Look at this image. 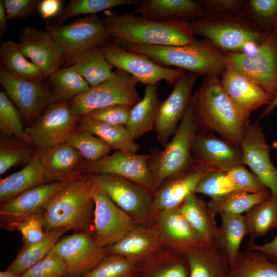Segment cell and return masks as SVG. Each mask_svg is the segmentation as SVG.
Returning a JSON list of instances; mask_svg holds the SVG:
<instances>
[{
  "label": "cell",
  "instance_id": "cell-28",
  "mask_svg": "<svg viewBox=\"0 0 277 277\" xmlns=\"http://www.w3.org/2000/svg\"><path fill=\"white\" fill-rule=\"evenodd\" d=\"M37 154L48 182L65 181L79 174L75 169L83 159L76 150L66 143L39 150Z\"/></svg>",
  "mask_w": 277,
  "mask_h": 277
},
{
  "label": "cell",
  "instance_id": "cell-24",
  "mask_svg": "<svg viewBox=\"0 0 277 277\" xmlns=\"http://www.w3.org/2000/svg\"><path fill=\"white\" fill-rule=\"evenodd\" d=\"M227 60V58H226ZM222 86L235 105L244 113H251L272 100L271 96L249 78L238 72L227 60L221 74Z\"/></svg>",
  "mask_w": 277,
  "mask_h": 277
},
{
  "label": "cell",
  "instance_id": "cell-10",
  "mask_svg": "<svg viewBox=\"0 0 277 277\" xmlns=\"http://www.w3.org/2000/svg\"><path fill=\"white\" fill-rule=\"evenodd\" d=\"M0 83L19 110L25 127L31 126L48 106L60 102L52 92L46 78L39 81L19 78L1 66Z\"/></svg>",
  "mask_w": 277,
  "mask_h": 277
},
{
  "label": "cell",
  "instance_id": "cell-33",
  "mask_svg": "<svg viewBox=\"0 0 277 277\" xmlns=\"http://www.w3.org/2000/svg\"><path fill=\"white\" fill-rule=\"evenodd\" d=\"M79 127L101 138L112 149L136 153L140 145L128 135L125 127L107 124L87 116L81 117Z\"/></svg>",
  "mask_w": 277,
  "mask_h": 277
},
{
  "label": "cell",
  "instance_id": "cell-51",
  "mask_svg": "<svg viewBox=\"0 0 277 277\" xmlns=\"http://www.w3.org/2000/svg\"><path fill=\"white\" fill-rule=\"evenodd\" d=\"M240 191L258 192L268 188L253 173L240 165L226 171Z\"/></svg>",
  "mask_w": 277,
  "mask_h": 277
},
{
  "label": "cell",
  "instance_id": "cell-22",
  "mask_svg": "<svg viewBox=\"0 0 277 277\" xmlns=\"http://www.w3.org/2000/svg\"><path fill=\"white\" fill-rule=\"evenodd\" d=\"M25 56L33 62L45 78L60 69L63 51L45 29L26 26L19 32L18 42Z\"/></svg>",
  "mask_w": 277,
  "mask_h": 277
},
{
  "label": "cell",
  "instance_id": "cell-15",
  "mask_svg": "<svg viewBox=\"0 0 277 277\" xmlns=\"http://www.w3.org/2000/svg\"><path fill=\"white\" fill-rule=\"evenodd\" d=\"M92 175V196L94 202L92 236L100 246L106 248L137 225L109 197Z\"/></svg>",
  "mask_w": 277,
  "mask_h": 277
},
{
  "label": "cell",
  "instance_id": "cell-25",
  "mask_svg": "<svg viewBox=\"0 0 277 277\" xmlns=\"http://www.w3.org/2000/svg\"><path fill=\"white\" fill-rule=\"evenodd\" d=\"M133 14L155 21L188 23L207 15L200 3L192 0H144Z\"/></svg>",
  "mask_w": 277,
  "mask_h": 277
},
{
  "label": "cell",
  "instance_id": "cell-17",
  "mask_svg": "<svg viewBox=\"0 0 277 277\" xmlns=\"http://www.w3.org/2000/svg\"><path fill=\"white\" fill-rule=\"evenodd\" d=\"M71 179L42 184L12 200L1 203V228L15 230L20 223L42 213L50 200Z\"/></svg>",
  "mask_w": 277,
  "mask_h": 277
},
{
  "label": "cell",
  "instance_id": "cell-44",
  "mask_svg": "<svg viewBox=\"0 0 277 277\" xmlns=\"http://www.w3.org/2000/svg\"><path fill=\"white\" fill-rule=\"evenodd\" d=\"M141 2L138 0H71L62 10L56 23L64 24L67 20L80 15H94L121 5L138 6Z\"/></svg>",
  "mask_w": 277,
  "mask_h": 277
},
{
  "label": "cell",
  "instance_id": "cell-39",
  "mask_svg": "<svg viewBox=\"0 0 277 277\" xmlns=\"http://www.w3.org/2000/svg\"><path fill=\"white\" fill-rule=\"evenodd\" d=\"M178 208L190 225L207 241L214 240L218 227L215 215L195 194L188 196Z\"/></svg>",
  "mask_w": 277,
  "mask_h": 277
},
{
  "label": "cell",
  "instance_id": "cell-35",
  "mask_svg": "<svg viewBox=\"0 0 277 277\" xmlns=\"http://www.w3.org/2000/svg\"><path fill=\"white\" fill-rule=\"evenodd\" d=\"M1 66L13 76L29 81L45 78L38 67L22 52L18 43L6 40L0 45Z\"/></svg>",
  "mask_w": 277,
  "mask_h": 277
},
{
  "label": "cell",
  "instance_id": "cell-38",
  "mask_svg": "<svg viewBox=\"0 0 277 277\" xmlns=\"http://www.w3.org/2000/svg\"><path fill=\"white\" fill-rule=\"evenodd\" d=\"M71 66L88 83L90 87L100 84L113 74L114 67L106 58L101 46L81 55Z\"/></svg>",
  "mask_w": 277,
  "mask_h": 277
},
{
  "label": "cell",
  "instance_id": "cell-12",
  "mask_svg": "<svg viewBox=\"0 0 277 277\" xmlns=\"http://www.w3.org/2000/svg\"><path fill=\"white\" fill-rule=\"evenodd\" d=\"M227 60L240 73L249 78L268 93L277 94V38L273 32L267 35L251 54L225 53Z\"/></svg>",
  "mask_w": 277,
  "mask_h": 277
},
{
  "label": "cell",
  "instance_id": "cell-56",
  "mask_svg": "<svg viewBox=\"0 0 277 277\" xmlns=\"http://www.w3.org/2000/svg\"><path fill=\"white\" fill-rule=\"evenodd\" d=\"M245 249L261 252L271 261L277 263V235L272 241L263 244L248 241Z\"/></svg>",
  "mask_w": 277,
  "mask_h": 277
},
{
  "label": "cell",
  "instance_id": "cell-9",
  "mask_svg": "<svg viewBox=\"0 0 277 277\" xmlns=\"http://www.w3.org/2000/svg\"><path fill=\"white\" fill-rule=\"evenodd\" d=\"M111 39L101 46L107 60L145 86L155 85L162 80L174 85L186 74L184 69L161 65L144 55L126 50L120 42Z\"/></svg>",
  "mask_w": 277,
  "mask_h": 277
},
{
  "label": "cell",
  "instance_id": "cell-7",
  "mask_svg": "<svg viewBox=\"0 0 277 277\" xmlns=\"http://www.w3.org/2000/svg\"><path fill=\"white\" fill-rule=\"evenodd\" d=\"M44 28L61 47L63 63L71 66L83 53L111 39L96 14L65 25L49 22Z\"/></svg>",
  "mask_w": 277,
  "mask_h": 277
},
{
  "label": "cell",
  "instance_id": "cell-5",
  "mask_svg": "<svg viewBox=\"0 0 277 277\" xmlns=\"http://www.w3.org/2000/svg\"><path fill=\"white\" fill-rule=\"evenodd\" d=\"M200 128L191 103L171 141L163 150L150 155L148 166L153 179L152 194L166 181L186 170L195 163L192 155V147Z\"/></svg>",
  "mask_w": 277,
  "mask_h": 277
},
{
  "label": "cell",
  "instance_id": "cell-29",
  "mask_svg": "<svg viewBox=\"0 0 277 277\" xmlns=\"http://www.w3.org/2000/svg\"><path fill=\"white\" fill-rule=\"evenodd\" d=\"M158 84L146 85L142 98L133 106L125 129L129 137L135 141L154 130L161 103L157 94Z\"/></svg>",
  "mask_w": 277,
  "mask_h": 277
},
{
  "label": "cell",
  "instance_id": "cell-43",
  "mask_svg": "<svg viewBox=\"0 0 277 277\" xmlns=\"http://www.w3.org/2000/svg\"><path fill=\"white\" fill-rule=\"evenodd\" d=\"M239 16L270 34L277 27V0H245Z\"/></svg>",
  "mask_w": 277,
  "mask_h": 277
},
{
  "label": "cell",
  "instance_id": "cell-31",
  "mask_svg": "<svg viewBox=\"0 0 277 277\" xmlns=\"http://www.w3.org/2000/svg\"><path fill=\"white\" fill-rule=\"evenodd\" d=\"M189 274L185 256L167 250L158 252L139 263L136 277H189Z\"/></svg>",
  "mask_w": 277,
  "mask_h": 277
},
{
  "label": "cell",
  "instance_id": "cell-46",
  "mask_svg": "<svg viewBox=\"0 0 277 277\" xmlns=\"http://www.w3.org/2000/svg\"><path fill=\"white\" fill-rule=\"evenodd\" d=\"M80 154L83 160L95 161L107 155L112 148L99 137L78 127L69 135L66 142Z\"/></svg>",
  "mask_w": 277,
  "mask_h": 277
},
{
  "label": "cell",
  "instance_id": "cell-34",
  "mask_svg": "<svg viewBox=\"0 0 277 277\" xmlns=\"http://www.w3.org/2000/svg\"><path fill=\"white\" fill-rule=\"evenodd\" d=\"M66 231L63 228L54 229L47 232L41 241L29 245H23L15 259L5 270L20 275L48 255Z\"/></svg>",
  "mask_w": 277,
  "mask_h": 277
},
{
  "label": "cell",
  "instance_id": "cell-21",
  "mask_svg": "<svg viewBox=\"0 0 277 277\" xmlns=\"http://www.w3.org/2000/svg\"><path fill=\"white\" fill-rule=\"evenodd\" d=\"M220 170L223 171L214 166L195 163L186 170L169 179L152 194L154 213L179 207L188 196L196 193L204 176Z\"/></svg>",
  "mask_w": 277,
  "mask_h": 277
},
{
  "label": "cell",
  "instance_id": "cell-60",
  "mask_svg": "<svg viewBox=\"0 0 277 277\" xmlns=\"http://www.w3.org/2000/svg\"><path fill=\"white\" fill-rule=\"evenodd\" d=\"M273 148L277 150V141H274L272 143Z\"/></svg>",
  "mask_w": 277,
  "mask_h": 277
},
{
  "label": "cell",
  "instance_id": "cell-19",
  "mask_svg": "<svg viewBox=\"0 0 277 277\" xmlns=\"http://www.w3.org/2000/svg\"><path fill=\"white\" fill-rule=\"evenodd\" d=\"M239 146L243 164L277 196V169L270 159V147L257 122L247 124Z\"/></svg>",
  "mask_w": 277,
  "mask_h": 277
},
{
  "label": "cell",
  "instance_id": "cell-47",
  "mask_svg": "<svg viewBox=\"0 0 277 277\" xmlns=\"http://www.w3.org/2000/svg\"><path fill=\"white\" fill-rule=\"evenodd\" d=\"M137 264L115 254H107L82 277H136Z\"/></svg>",
  "mask_w": 277,
  "mask_h": 277
},
{
  "label": "cell",
  "instance_id": "cell-1",
  "mask_svg": "<svg viewBox=\"0 0 277 277\" xmlns=\"http://www.w3.org/2000/svg\"><path fill=\"white\" fill-rule=\"evenodd\" d=\"M194 114L202 129L217 133L239 146L250 116L243 112L224 90L219 76H206L193 94Z\"/></svg>",
  "mask_w": 277,
  "mask_h": 277
},
{
  "label": "cell",
  "instance_id": "cell-23",
  "mask_svg": "<svg viewBox=\"0 0 277 277\" xmlns=\"http://www.w3.org/2000/svg\"><path fill=\"white\" fill-rule=\"evenodd\" d=\"M192 155L194 163L214 166L225 171L244 165L239 146L203 129H199L195 136Z\"/></svg>",
  "mask_w": 277,
  "mask_h": 277
},
{
  "label": "cell",
  "instance_id": "cell-30",
  "mask_svg": "<svg viewBox=\"0 0 277 277\" xmlns=\"http://www.w3.org/2000/svg\"><path fill=\"white\" fill-rule=\"evenodd\" d=\"M47 183L49 182L37 153L21 170L0 179V202L12 200L28 190Z\"/></svg>",
  "mask_w": 277,
  "mask_h": 277
},
{
  "label": "cell",
  "instance_id": "cell-40",
  "mask_svg": "<svg viewBox=\"0 0 277 277\" xmlns=\"http://www.w3.org/2000/svg\"><path fill=\"white\" fill-rule=\"evenodd\" d=\"M226 277H277V263L261 252L245 249Z\"/></svg>",
  "mask_w": 277,
  "mask_h": 277
},
{
  "label": "cell",
  "instance_id": "cell-8",
  "mask_svg": "<svg viewBox=\"0 0 277 277\" xmlns=\"http://www.w3.org/2000/svg\"><path fill=\"white\" fill-rule=\"evenodd\" d=\"M138 81L117 69L108 80L69 101L73 113L86 116L91 111L115 105L134 106L141 99L136 89Z\"/></svg>",
  "mask_w": 277,
  "mask_h": 277
},
{
  "label": "cell",
  "instance_id": "cell-3",
  "mask_svg": "<svg viewBox=\"0 0 277 277\" xmlns=\"http://www.w3.org/2000/svg\"><path fill=\"white\" fill-rule=\"evenodd\" d=\"M92 184L91 174H78L53 196L42 213L45 232L63 228L74 233L93 234Z\"/></svg>",
  "mask_w": 277,
  "mask_h": 277
},
{
  "label": "cell",
  "instance_id": "cell-11",
  "mask_svg": "<svg viewBox=\"0 0 277 277\" xmlns=\"http://www.w3.org/2000/svg\"><path fill=\"white\" fill-rule=\"evenodd\" d=\"M104 192L137 224L153 221V194L143 186L121 176L92 174Z\"/></svg>",
  "mask_w": 277,
  "mask_h": 277
},
{
  "label": "cell",
  "instance_id": "cell-14",
  "mask_svg": "<svg viewBox=\"0 0 277 277\" xmlns=\"http://www.w3.org/2000/svg\"><path fill=\"white\" fill-rule=\"evenodd\" d=\"M151 155L116 151L95 161L82 160L76 167L79 174H112L135 182L152 191L153 179L148 166ZM152 193V192H151Z\"/></svg>",
  "mask_w": 277,
  "mask_h": 277
},
{
  "label": "cell",
  "instance_id": "cell-27",
  "mask_svg": "<svg viewBox=\"0 0 277 277\" xmlns=\"http://www.w3.org/2000/svg\"><path fill=\"white\" fill-rule=\"evenodd\" d=\"M189 266V277H226L227 257L214 240L206 242L184 254Z\"/></svg>",
  "mask_w": 277,
  "mask_h": 277
},
{
  "label": "cell",
  "instance_id": "cell-61",
  "mask_svg": "<svg viewBox=\"0 0 277 277\" xmlns=\"http://www.w3.org/2000/svg\"><path fill=\"white\" fill-rule=\"evenodd\" d=\"M274 34L275 35V36L277 38V27L274 30L273 32Z\"/></svg>",
  "mask_w": 277,
  "mask_h": 277
},
{
  "label": "cell",
  "instance_id": "cell-53",
  "mask_svg": "<svg viewBox=\"0 0 277 277\" xmlns=\"http://www.w3.org/2000/svg\"><path fill=\"white\" fill-rule=\"evenodd\" d=\"M199 3L208 15L239 16L245 0H200Z\"/></svg>",
  "mask_w": 277,
  "mask_h": 277
},
{
  "label": "cell",
  "instance_id": "cell-52",
  "mask_svg": "<svg viewBox=\"0 0 277 277\" xmlns=\"http://www.w3.org/2000/svg\"><path fill=\"white\" fill-rule=\"evenodd\" d=\"M16 230L19 231L24 245H29L39 242L46 234L44 230L42 213L31 216L20 223Z\"/></svg>",
  "mask_w": 277,
  "mask_h": 277
},
{
  "label": "cell",
  "instance_id": "cell-54",
  "mask_svg": "<svg viewBox=\"0 0 277 277\" xmlns=\"http://www.w3.org/2000/svg\"><path fill=\"white\" fill-rule=\"evenodd\" d=\"M8 20L27 18L37 10L38 0H3Z\"/></svg>",
  "mask_w": 277,
  "mask_h": 277
},
{
  "label": "cell",
  "instance_id": "cell-6",
  "mask_svg": "<svg viewBox=\"0 0 277 277\" xmlns=\"http://www.w3.org/2000/svg\"><path fill=\"white\" fill-rule=\"evenodd\" d=\"M198 35L225 53L241 52L245 44H260L268 34L252 23L238 15H208L189 22Z\"/></svg>",
  "mask_w": 277,
  "mask_h": 277
},
{
  "label": "cell",
  "instance_id": "cell-49",
  "mask_svg": "<svg viewBox=\"0 0 277 277\" xmlns=\"http://www.w3.org/2000/svg\"><path fill=\"white\" fill-rule=\"evenodd\" d=\"M66 267L62 259L51 251L19 277H65Z\"/></svg>",
  "mask_w": 277,
  "mask_h": 277
},
{
  "label": "cell",
  "instance_id": "cell-26",
  "mask_svg": "<svg viewBox=\"0 0 277 277\" xmlns=\"http://www.w3.org/2000/svg\"><path fill=\"white\" fill-rule=\"evenodd\" d=\"M162 248L159 234L151 227L136 226L119 241L105 248L107 254L122 255L138 264Z\"/></svg>",
  "mask_w": 277,
  "mask_h": 277
},
{
  "label": "cell",
  "instance_id": "cell-45",
  "mask_svg": "<svg viewBox=\"0 0 277 277\" xmlns=\"http://www.w3.org/2000/svg\"><path fill=\"white\" fill-rule=\"evenodd\" d=\"M19 110L4 91L0 92L1 134L14 136L31 147H35L26 133Z\"/></svg>",
  "mask_w": 277,
  "mask_h": 277
},
{
  "label": "cell",
  "instance_id": "cell-4",
  "mask_svg": "<svg viewBox=\"0 0 277 277\" xmlns=\"http://www.w3.org/2000/svg\"><path fill=\"white\" fill-rule=\"evenodd\" d=\"M120 44L126 50L144 55L163 66H175L204 77L219 76L226 66V53L204 39L180 46Z\"/></svg>",
  "mask_w": 277,
  "mask_h": 277
},
{
  "label": "cell",
  "instance_id": "cell-42",
  "mask_svg": "<svg viewBox=\"0 0 277 277\" xmlns=\"http://www.w3.org/2000/svg\"><path fill=\"white\" fill-rule=\"evenodd\" d=\"M37 149L13 136L0 134V174L13 167L27 164Z\"/></svg>",
  "mask_w": 277,
  "mask_h": 277
},
{
  "label": "cell",
  "instance_id": "cell-2",
  "mask_svg": "<svg viewBox=\"0 0 277 277\" xmlns=\"http://www.w3.org/2000/svg\"><path fill=\"white\" fill-rule=\"evenodd\" d=\"M101 19L111 38L122 44L180 46L196 39L188 23L184 21H155L109 10L104 11Z\"/></svg>",
  "mask_w": 277,
  "mask_h": 277
},
{
  "label": "cell",
  "instance_id": "cell-20",
  "mask_svg": "<svg viewBox=\"0 0 277 277\" xmlns=\"http://www.w3.org/2000/svg\"><path fill=\"white\" fill-rule=\"evenodd\" d=\"M153 226L162 247L173 252L184 254L207 242L190 225L179 208L155 213Z\"/></svg>",
  "mask_w": 277,
  "mask_h": 277
},
{
  "label": "cell",
  "instance_id": "cell-59",
  "mask_svg": "<svg viewBox=\"0 0 277 277\" xmlns=\"http://www.w3.org/2000/svg\"><path fill=\"white\" fill-rule=\"evenodd\" d=\"M0 277H19L18 275L13 274L5 270L0 272Z\"/></svg>",
  "mask_w": 277,
  "mask_h": 277
},
{
  "label": "cell",
  "instance_id": "cell-57",
  "mask_svg": "<svg viewBox=\"0 0 277 277\" xmlns=\"http://www.w3.org/2000/svg\"><path fill=\"white\" fill-rule=\"evenodd\" d=\"M7 15L3 0L0 1V35L3 36L8 31Z\"/></svg>",
  "mask_w": 277,
  "mask_h": 277
},
{
  "label": "cell",
  "instance_id": "cell-48",
  "mask_svg": "<svg viewBox=\"0 0 277 277\" xmlns=\"http://www.w3.org/2000/svg\"><path fill=\"white\" fill-rule=\"evenodd\" d=\"M234 191L240 190L233 180L227 171L220 170L204 176L197 187L196 193L215 198Z\"/></svg>",
  "mask_w": 277,
  "mask_h": 277
},
{
  "label": "cell",
  "instance_id": "cell-36",
  "mask_svg": "<svg viewBox=\"0 0 277 277\" xmlns=\"http://www.w3.org/2000/svg\"><path fill=\"white\" fill-rule=\"evenodd\" d=\"M272 195L268 189L258 192L234 191L221 196L211 198L207 204L210 210L216 214H241Z\"/></svg>",
  "mask_w": 277,
  "mask_h": 277
},
{
  "label": "cell",
  "instance_id": "cell-41",
  "mask_svg": "<svg viewBox=\"0 0 277 277\" xmlns=\"http://www.w3.org/2000/svg\"><path fill=\"white\" fill-rule=\"evenodd\" d=\"M48 78L50 88L59 101L69 102L90 88L71 66L58 70Z\"/></svg>",
  "mask_w": 277,
  "mask_h": 277
},
{
  "label": "cell",
  "instance_id": "cell-13",
  "mask_svg": "<svg viewBox=\"0 0 277 277\" xmlns=\"http://www.w3.org/2000/svg\"><path fill=\"white\" fill-rule=\"evenodd\" d=\"M81 118L73 113L68 101H60L48 106L25 130L37 150L47 149L65 143L78 127Z\"/></svg>",
  "mask_w": 277,
  "mask_h": 277
},
{
  "label": "cell",
  "instance_id": "cell-50",
  "mask_svg": "<svg viewBox=\"0 0 277 277\" xmlns=\"http://www.w3.org/2000/svg\"><path fill=\"white\" fill-rule=\"evenodd\" d=\"M132 107L126 105H112L93 110L86 116L107 124L125 126Z\"/></svg>",
  "mask_w": 277,
  "mask_h": 277
},
{
  "label": "cell",
  "instance_id": "cell-37",
  "mask_svg": "<svg viewBox=\"0 0 277 277\" xmlns=\"http://www.w3.org/2000/svg\"><path fill=\"white\" fill-rule=\"evenodd\" d=\"M248 242L265 236L269 231L277 229V196L272 195L247 212L244 216Z\"/></svg>",
  "mask_w": 277,
  "mask_h": 277
},
{
  "label": "cell",
  "instance_id": "cell-32",
  "mask_svg": "<svg viewBox=\"0 0 277 277\" xmlns=\"http://www.w3.org/2000/svg\"><path fill=\"white\" fill-rule=\"evenodd\" d=\"M219 215L221 224L217 227L214 241L225 253L231 267L240 256L241 243L247 235V226L241 214L222 213Z\"/></svg>",
  "mask_w": 277,
  "mask_h": 277
},
{
  "label": "cell",
  "instance_id": "cell-58",
  "mask_svg": "<svg viewBox=\"0 0 277 277\" xmlns=\"http://www.w3.org/2000/svg\"><path fill=\"white\" fill-rule=\"evenodd\" d=\"M277 106V94L267 105L266 107L261 112L259 118L262 119L270 115L273 109Z\"/></svg>",
  "mask_w": 277,
  "mask_h": 277
},
{
  "label": "cell",
  "instance_id": "cell-55",
  "mask_svg": "<svg viewBox=\"0 0 277 277\" xmlns=\"http://www.w3.org/2000/svg\"><path fill=\"white\" fill-rule=\"evenodd\" d=\"M62 4L61 0H41L37 11L43 19H50L60 15Z\"/></svg>",
  "mask_w": 277,
  "mask_h": 277
},
{
  "label": "cell",
  "instance_id": "cell-18",
  "mask_svg": "<svg viewBox=\"0 0 277 277\" xmlns=\"http://www.w3.org/2000/svg\"><path fill=\"white\" fill-rule=\"evenodd\" d=\"M199 76L195 73L188 72L176 82L169 96L161 102L154 130L159 143L164 147L176 132L190 105L193 88Z\"/></svg>",
  "mask_w": 277,
  "mask_h": 277
},
{
  "label": "cell",
  "instance_id": "cell-16",
  "mask_svg": "<svg viewBox=\"0 0 277 277\" xmlns=\"http://www.w3.org/2000/svg\"><path fill=\"white\" fill-rule=\"evenodd\" d=\"M52 251L65 264V277L83 276L107 254L105 248L100 246L88 233H74L61 238Z\"/></svg>",
  "mask_w": 277,
  "mask_h": 277
}]
</instances>
